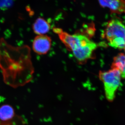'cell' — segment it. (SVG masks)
Wrapping results in <instances>:
<instances>
[{"label":"cell","mask_w":125,"mask_h":125,"mask_svg":"<svg viewBox=\"0 0 125 125\" xmlns=\"http://www.w3.org/2000/svg\"><path fill=\"white\" fill-rule=\"evenodd\" d=\"M0 69L4 82L10 87L18 88L29 83L34 72L30 48L13 46L1 39Z\"/></svg>","instance_id":"obj_1"},{"label":"cell","mask_w":125,"mask_h":125,"mask_svg":"<svg viewBox=\"0 0 125 125\" xmlns=\"http://www.w3.org/2000/svg\"><path fill=\"white\" fill-rule=\"evenodd\" d=\"M53 31L67 49L72 52L78 62L83 64L92 58L97 45L87 36L80 34H70L60 28H54Z\"/></svg>","instance_id":"obj_2"},{"label":"cell","mask_w":125,"mask_h":125,"mask_svg":"<svg viewBox=\"0 0 125 125\" xmlns=\"http://www.w3.org/2000/svg\"><path fill=\"white\" fill-rule=\"evenodd\" d=\"M103 36L110 46L125 49V25L119 18H114L108 21Z\"/></svg>","instance_id":"obj_3"},{"label":"cell","mask_w":125,"mask_h":125,"mask_svg":"<svg viewBox=\"0 0 125 125\" xmlns=\"http://www.w3.org/2000/svg\"><path fill=\"white\" fill-rule=\"evenodd\" d=\"M99 77L103 83L106 99L109 102H112L120 84V72L116 69L111 68L107 71L99 72Z\"/></svg>","instance_id":"obj_4"},{"label":"cell","mask_w":125,"mask_h":125,"mask_svg":"<svg viewBox=\"0 0 125 125\" xmlns=\"http://www.w3.org/2000/svg\"><path fill=\"white\" fill-rule=\"evenodd\" d=\"M51 46V37L47 35H38L33 42V50L38 55H45L49 51Z\"/></svg>","instance_id":"obj_5"},{"label":"cell","mask_w":125,"mask_h":125,"mask_svg":"<svg viewBox=\"0 0 125 125\" xmlns=\"http://www.w3.org/2000/svg\"><path fill=\"white\" fill-rule=\"evenodd\" d=\"M100 6L108 8L112 13H125V0H98Z\"/></svg>","instance_id":"obj_6"},{"label":"cell","mask_w":125,"mask_h":125,"mask_svg":"<svg viewBox=\"0 0 125 125\" xmlns=\"http://www.w3.org/2000/svg\"><path fill=\"white\" fill-rule=\"evenodd\" d=\"M34 32L38 35H45L51 29V25L43 18H39L35 20L32 25Z\"/></svg>","instance_id":"obj_7"},{"label":"cell","mask_w":125,"mask_h":125,"mask_svg":"<svg viewBox=\"0 0 125 125\" xmlns=\"http://www.w3.org/2000/svg\"><path fill=\"white\" fill-rule=\"evenodd\" d=\"M111 68L118 70L121 78L125 79V53H120L114 57Z\"/></svg>","instance_id":"obj_8"},{"label":"cell","mask_w":125,"mask_h":125,"mask_svg":"<svg viewBox=\"0 0 125 125\" xmlns=\"http://www.w3.org/2000/svg\"><path fill=\"white\" fill-rule=\"evenodd\" d=\"M16 116L13 108L10 105L5 104L0 107V120H12Z\"/></svg>","instance_id":"obj_9"},{"label":"cell","mask_w":125,"mask_h":125,"mask_svg":"<svg viewBox=\"0 0 125 125\" xmlns=\"http://www.w3.org/2000/svg\"><path fill=\"white\" fill-rule=\"evenodd\" d=\"M11 4V0H0V8H5L10 7Z\"/></svg>","instance_id":"obj_10"},{"label":"cell","mask_w":125,"mask_h":125,"mask_svg":"<svg viewBox=\"0 0 125 125\" xmlns=\"http://www.w3.org/2000/svg\"></svg>","instance_id":"obj_11"}]
</instances>
